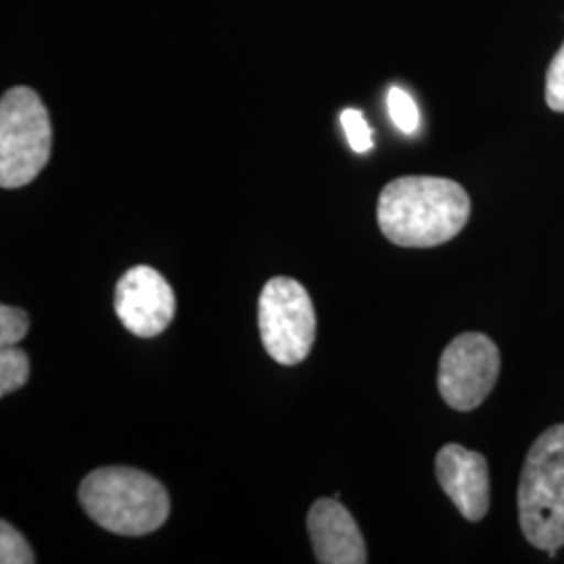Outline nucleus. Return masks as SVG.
Here are the masks:
<instances>
[{"mask_svg": "<svg viewBox=\"0 0 564 564\" xmlns=\"http://www.w3.org/2000/svg\"><path fill=\"white\" fill-rule=\"evenodd\" d=\"M80 505L95 523L126 538L158 531L170 517V496L151 475L130 466H105L84 477Z\"/></svg>", "mask_w": 564, "mask_h": 564, "instance_id": "2", "label": "nucleus"}, {"mask_svg": "<svg viewBox=\"0 0 564 564\" xmlns=\"http://www.w3.org/2000/svg\"><path fill=\"white\" fill-rule=\"evenodd\" d=\"M387 109L391 121L395 123V128L403 134H414L419 130L421 123V113L414 99L400 88V86H391L387 93Z\"/></svg>", "mask_w": 564, "mask_h": 564, "instance_id": "11", "label": "nucleus"}, {"mask_svg": "<svg viewBox=\"0 0 564 564\" xmlns=\"http://www.w3.org/2000/svg\"><path fill=\"white\" fill-rule=\"evenodd\" d=\"M545 102L552 111L564 113V44L547 67Z\"/></svg>", "mask_w": 564, "mask_h": 564, "instance_id": "15", "label": "nucleus"}, {"mask_svg": "<svg viewBox=\"0 0 564 564\" xmlns=\"http://www.w3.org/2000/svg\"><path fill=\"white\" fill-rule=\"evenodd\" d=\"M53 151V128L41 97L15 86L0 101V186L20 188L44 170Z\"/></svg>", "mask_w": 564, "mask_h": 564, "instance_id": "4", "label": "nucleus"}, {"mask_svg": "<svg viewBox=\"0 0 564 564\" xmlns=\"http://www.w3.org/2000/svg\"><path fill=\"white\" fill-rule=\"evenodd\" d=\"M500 377V349L487 335L464 333L449 343L440 360L437 387L449 408L470 412L491 393Z\"/></svg>", "mask_w": 564, "mask_h": 564, "instance_id": "6", "label": "nucleus"}, {"mask_svg": "<svg viewBox=\"0 0 564 564\" xmlns=\"http://www.w3.org/2000/svg\"><path fill=\"white\" fill-rule=\"evenodd\" d=\"M524 540L550 556L564 545V424H554L529 447L519 484Z\"/></svg>", "mask_w": 564, "mask_h": 564, "instance_id": "3", "label": "nucleus"}, {"mask_svg": "<svg viewBox=\"0 0 564 564\" xmlns=\"http://www.w3.org/2000/svg\"><path fill=\"white\" fill-rule=\"evenodd\" d=\"M113 307L128 333L151 339L174 321L176 295L155 268L134 265L116 284Z\"/></svg>", "mask_w": 564, "mask_h": 564, "instance_id": "7", "label": "nucleus"}, {"mask_svg": "<svg viewBox=\"0 0 564 564\" xmlns=\"http://www.w3.org/2000/svg\"><path fill=\"white\" fill-rule=\"evenodd\" d=\"M258 323L263 347L274 362L295 366L310 356L316 339V314L302 282L289 276L265 282Z\"/></svg>", "mask_w": 564, "mask_h": 564, "instance_id": "5", "label": "nucleus"}, {"mask_svg": "<svg viewBox=\"0 0 564 564\" xmlns=\"http://www.w3.org/2000/svg\"><path fill=\"white\" fill-rule=\"evenodd\" d=\"M341 126L347 134V142L356 153H368L375 147L372 130L358 109H345L341 113Z\"/></svg>", "mask_w": 564, "mask_h": 564, "instance_id": "13", "label": "nucleus"}, {"mask_svg": "<svg viewBox=\"0 0 564 564\" xmlns=\"http://www.w3.org/2000/svg\"><path fill=\"white\" fill-rule=\"evenodd\" d=\"M307 533L321 564H364L368 561L360 527L337 498L314 502L307 512Z\"/></svg>", "mask_w": 564, "mask_h": 564, "instance_id": "9", "label": "nucleus"}, {"mask_svg": "<svg viewBox=\"0 0 564 564\" xmlns=\"http://www.w3.org/2000/svg\"><path fill=\"white\" fill-rule=\"evenodd\" d=\"M30 330V318L23 310L0 305V345H18Z\"/></svg>", "mask_w": 564, "mask_h": 564, "instance_id": "14", "label": "nucleus"}, {"mask_svg": "<svg viewBox=\"0 0 564 564\" xmlns=\"http://www.w3.org/2000/svg\"><path fill=\"white\" fill-rule=\"evenodd\" d=\"M0 563L32 564L36 556L20 531L7 521L0 523Z\"/></svg>", "mask_w": 564, "mask_h": 564, "instance_id": "12", "label": "nucleus"}, {"mask_svg": "<svg viewBox=\"0 0 564 564\" xmlns=\"http://www.w3.org/2000/svg\"><path fill=\"white\" fill-rule=\"evenodd\" d=\"M30 379V360L28 354L15 347L7 345L0 351V395H9L21 389Z\"/></svg>", "mask_w": 564, "mask_h": 564, "instance_id": "10", "label": "nucleus"}, {"mask_svg": "<svg viewBox=\"0 0 564 564\" xmlns=\"http://www.w3.org/2000/svg\"><path fill=\"white\" fill-rule=\"evenodd\" d=\"M377 218L393 245L429 249L460 235L470 218V199L458 182L403 176L384 186Z\"/></svg>", "mask_w": 564, "mask_h": 564, "instance_id": "1", "label": "nucleus"}, {"mask_svg": "<svg viewBox=\"0 0 564 564\" xmlns=\"http://www.w3.org/2000/svg\"><path fill=\"white\" fill-rule=\"evenodd\" d=\"M435 475L466 521L477 523L489 510V466L484 454L447 444L435 458Z\"/></svg>", "mask_w": 564, "mask_h": 564, "instance_id": "8", "label": "nucleus"}]
</instances>
